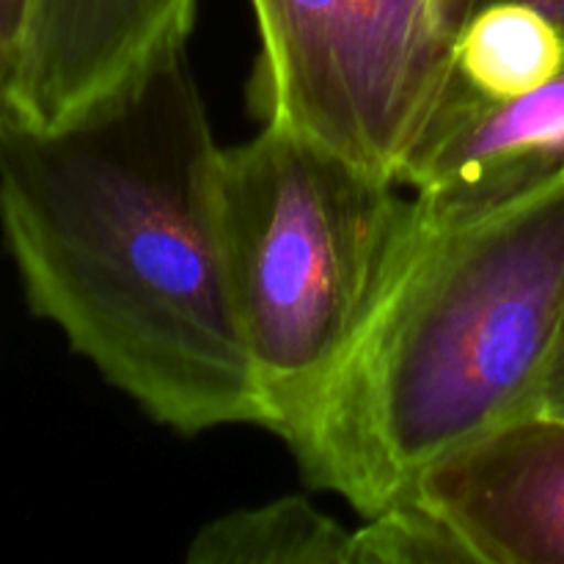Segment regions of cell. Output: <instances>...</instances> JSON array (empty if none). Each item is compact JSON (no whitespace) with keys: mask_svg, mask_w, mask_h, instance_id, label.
<instances>
[{"mask_svg":"<svg viewBox=\"0 0 564 564\" xmlns=\"http://www.w3.org/2000/svg\"><path fill=\"white\" fill-rule=\"evenodd\" d=\"M538 413L564 419V308L560 325H556L554 341H551L549 358H545L543 378H540Z\"/></svg>","mask_w":564,"mask_h":564,"instance_id":"obj_12","label":"cell"},{"mask_svg":"<svg viewBox=\"0 0 564 564\" xmlns=\"http://www.w3.org/2000/svg\"><path fill=\"white\" fill-rule=\"evenodd\" d=\"M196 0H28L3 113L58 127L187 39Z\"/></svg>","mask_w":564,"mask_h":564,"instance_id":"obj_7","label":"cell"},{"mask_svg":"<svg viewBox=\"0 0 564 564\" xmlns=\"http://www.w3.org/2000/svg\"><path fill=\"white\" fill-rule=\"evenodd\" d=\"M220 163L187 39L58 127L0 110V229L28 308L180 435L268 427L231 295Z\"/></svg>","mask_w":564,"mask_h":564,"instance_id":"obj_1","label":"cell"},{"mask_svg":"<svg viewBox=\"0 0 564 564\" xmlns=\"http://www.w3.org/2000/svg\"><path fill=\"white\" fill-rule=\"evenodd\" d=\"M251 108L400 185L455 83L438 0H251Z\"/></svg>","mask_w":564,"mask_h":564,"instance_id":"obj_4","label":"cell"},{"mask_svg":"<svg viewBox=\"0 0 564 564\" xmlns=\"http://www.w3.org/2000/svg\"><path fill=\"white\" fill-rule=\"evenodd\" d=\"M457 72V69H455ZM564 180V69L521 97H485L460 75L402 165L413 213L460 226Z\"/></svg>","mask_w":564,"mask_h":564,"instance_id":"obj_5","label":"cell"},{"mask_svg":"<svg viewBox=\"0 0 564 564\" xmlns=\"http://www.w3.org/2000/svg\"><path fill=\"white\" fill-rule=\"evenodd\" d=\"M416 496L479 564H564V419L532 413L419 474Z\"/></svg>","mask_w":564,"mask_h":564,"instance_id":"obj_6","label":"cell"},{"mask_svg":"<svg viewBox=\"0 0 564 564\" xmlns=\"http://www.w3.org/2000/svg\"><path fill=\"white\" fill-rule=\"evenodd\" d=\"M352 529L303 496H284L204 523L191 564H350Z\"/></svg>","mask_w":564,"mask_h":564,"instance_id":"obj_8","label":"cell"},{"mask_svg":"<svg viewBox=\"0 0 564 564\" xmlns=\"http://www.w3.org/2000/svg\"><path fill=\"white\" fill-rule=\"evenodd\" d=\"M564 308V180L460 226L408 213L367 317L279 438L303 479L378 516L433 463L538 413Z\"/></svg>","mask_w":564,"mask_h":564,"instance_id":"obj_2","label":"cell"},{"mask_svg":"<svg viewBox=\"0 0 564 564\" xmlns=\"http://www.w3.org/2000/svg\"><path fill=\"white\" fill-rule=\"evenodd\" d=\"M490 3H521L529 9L540 11L545 20H551L556 25V31L564 36V0H438L441 17H444L446 28L452 31V36L457 33V28L468 20L477 9Z\"/></svg>","mask_w":564,"mask_h":564,"instance_id":"obj_13","label":"cell"},{"mask_svg":"<svg viewBox=\"0 0 564 564\" xmlns=\"http://www.w3.org/2000/svg\"><path fill=\"white\" fill-rule=\"evenodd\" d=\"M350 564H479L471 545L416 496L394 501L352 529Z\"/></svg>","mask_w":564,"mask_h":564,"instance_id":"obj_10","label":"cell"},{"mask_svg":"<svg viewBox=\"0 0 564 564\" xmlns=\"http://www.w3.org/2000/svg\"><path fill=\"white\" fill-rule=\"evenodd\" d=\"M455 69L485 97H521L564 69V36L529 6H482L457 28Z\"/></svg>","mask_w":564,"mask_h":564,"instance_id":"obj_9","label":"cell"},{"mask_svg":"<svg viewBox=\"0 0 564 564\" xmlns=\"http://www.w3.org/2000/svg\"><path fill=\"white\" fill-rule=\"evenodd\" d=\"M220 204L237 317L279 435L367 317L411 198L345 154L264 124L224 149Z\"/></svg>","mask_w":564,"mask_h":564,"instance_id":"obj_3","label":"cell"},{"mask_svg":"<svg viewBox=\"0 0 564 564\" xmlns=\"http://www.w3.org/2000/svg\"><path fill=\"white\" fill-rule=\"evenodd\" d=\"M25 14L28 0H0V110H3L11 77H14Z\"/></svg>","mask_w":564,"mask_h":564,"instance_id":"obj_11","label":"cell"}]
</instances>
